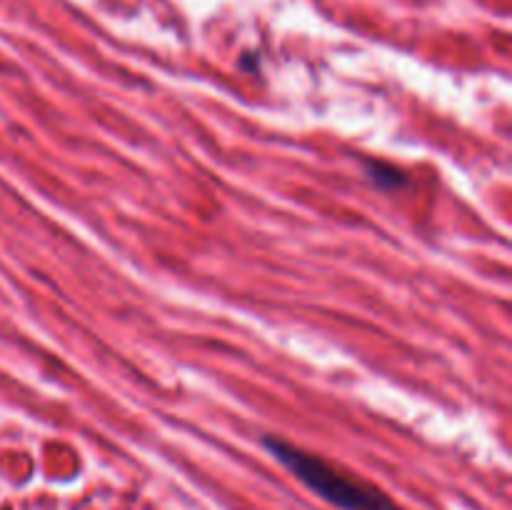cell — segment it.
I'll list each match as a JSON object with an SVG mask.
<instances>
[{
  "label": "cell",
  "instance_id": "6da1fadb",
  "mask_svg": "<svg viewBox=\"0 0 512 510\" xmlns=\"http://www.w3.org/2000/svg\"><path fill=\"white\" fill-rule=\"evenodd\" d=\"M263 445L280 465L290 470L305 488L313 490L323 500L340 510H400L395 500H390L383 490L363 483L358 478L340 473L330 463L310 455L280 438H265Z\"/></svg>",
  "mask_w": 512,
  "mask_h": 510
},
{
  "label": "cell",
  "instance_id": "7a4b0ae2",
  "mask_svg": "<svg viewBox=\"0 0 512 510\" xmlns=\"http://www.w3.org/2000/svg\"><path fill=\"white\" fill-rule=\"evenodd\" d=\"M368 175H370V180H373V183L383 190H398L408 183V178H405L398 168H393V165H388V163H380V160L368 163Z\"/></svg>",
  "mask_w": 512,
  "mask_h": 510
}]
</instances>
